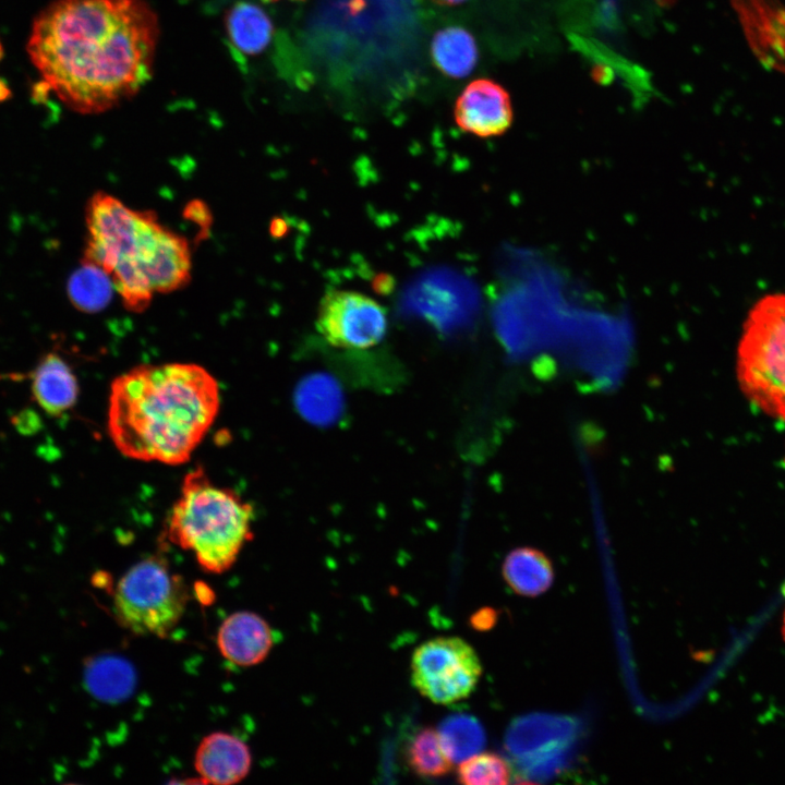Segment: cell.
<instances>
[{"label": "cell", "instance_id": "1", "mask_svg": "<svg viewBox=\"0 0 785 785\" xmlns=\"http://www.w3.org/2000/svg\"><path fill=\"white\" fill-rule=\"evenodd\" d=\"M158 37L144 0H53L35 17L26 50L46 89L73 111L95 114L145 85Z\"/></svg>", "mask_w": 785, "mask_h": 785}, {"label": "cell", "instance_id": "2", "mask_svg": "<svg viewBox=\"0 0 785 785\" xmlns=\"http://www.w3.org/2000/svg\"><path fill=\"white\" fill-rule=\"evenodd\" d=\"M216 378L195 363L141 364L111 384L108 434L125 457L186 462L219 411Z\"/></svg>", "mask_w": 785, "mask_h": 785}, {"label": "cell", "instance_id": "3", "mask_svg": "<svg viewBox=\"0 0 785 785\" xmlns=\"http://www.w3.org/2000/svg\"><path fill=\"white\" fill-rule=\"evenodd\" d=\"M84 262L105 270L123 305L147 309L155 293L183 288L191 279L188 241L160 224L153 210H136L106 192H96L85 209Z\"/></svg>", "mask_w": 785, "mask_h": 785}, {"label": "cell", "instance_id": "4", "mask_svg": "<svg viewBox=\"0 0 785 785\" xmlns=\"http://www.w3.org/2000/svg\"><path fill=\"white\" fill-rule=\"evenodd\" d=\"M254 510L231 488L216 485L202 467L184 475L167 523L171 542L191 551L208 572L220 573L237 560L252 538Z\"/></svg>", "mask_w": 785, "mask_h": 785}, {"label": "cell", "instance_id": "5", "mask_svg": "<svg viewBox=\"0 0 785 785\" xmlns=\"http://www.w3.org/2000/svg\"><path fill=\"white\" fill-rule=\"evenodd\" d=\"M736 378L753 408L785 423V293L763 297L750 310L737 347Z\"/></svg>", "mask_w": 785, "mask_h": 785}, {"label": "cell", "instance_id": "6", "mask_svg": "<svg viewBox=\"0 0 785 785\" xmlns=\"http://www.w3.org/2000/svg\"><path fill=\"white\" fill-rule=\"evenodd\" d=\"M186 603L182 578L165 560L149 557L132 566L119 580L113 611L121 626L133 633L164 637L179 623Z\"/></svg>", "mask_w": 785, "mask_h": 785}, {"label": "cell", "instance_id": "7", "mask_svg": "<svg viewBox=\"0 0 785 785\" xmlns=\"http://www.w3.org/2000/svg\"><path fill=\"white\" fill-rule=\"evenodd\" d=\"M411 683L436 704L468 698L482 676L473 647L460 637H435L421 643L411 656Z\"/></svg>", "mask_w": 785, "mask_h": 785}, {"label": "cell", "instance_id": "8", "mask_svg": "<svg viewBox=\"0 0 785 785\" xmlns=\"http://www.w3.org/2000/svg\"><path fill=\"white\" fill-rule=\"evenodd\" d=\"M316 327L334 347L363 350L384 338L387 314L376 300L364 293L333 289L321 300Z\"/></svg>", "mask_w": 785, "mask_h": 785}, {"label": "cell", "instance_id": "9", "mask_svg": "<svg viewBox=\"0 0 785 785\" xmlns=\"http://www.w3.org/2000/svg\"><path fill=\"white\" fill-rule=\"evenodd\" d=\"M454 116L458 126L479 137L504 134L512 123L509 94L498 83L472 81L458 97Z\"/></svg>", "mask_w": 785, "mask_h": 785}, {"label": "cell", "instance_id": "10", "mask_svg": "<svg viewBox=\"0 0 785 785\" xmlns=\"http://www.w3.org/2000/svg\"><path fill=\"white\" fill-rule=\"evenodd\" d=\"M759 59L785 73V0H733Z\"/></svg>", "mask_w": 785, "mask_h": 785}, {"label": "cell", "instance_id": "11", "mask_svg": "<svg viewBox=\"0 0 785 785\" xmlns=\"http://www.w3.org/2000/svg\"><path fill=\"white\" fill-rule=\"evenodd\" d=\"M273 643V631L267 621L247 611L229 615L217 633L221 655L239 666H253L263 662Z\"/></svg>", "mask_w": 785, "mask_h": 785}, {"label": "cell", "instance_id": "12", "mask_svg": "<svg viewBox=\"0 0 785 785\" xmlns=\"http://www.w3.org/2000/svg\"><path fill=\"white\" fill-rule=\"evenodd\" d=\"M251 763L249 747L238 737L222 732L204 737L194 759L195 770L204 782L222 785L243 780Z\"/></svg>", "mask_w": 785, "mask_h": 785}, {"label": "cell", "instance_id": "13", "mask_svg": "<svg viewBox=\"0 0 785 785\" xmlns=\"http://www.w3.org/2000/svg\"><path fill=\"white\" fill-rule=\"evenodd\" d=\"M28 377L32 395L47 414L59 418L75 406L78 382L71 366L58 353H46Z\"/></svg>", "mask_w": 785, "mask_h": 785}, {"label": "cell", "instance_id": "14", "mask_svg": "<svg viewBox=\"0 0 785 785\" xmlns=\"http://www.w3.org/2000/svg\"><path fill=\"white\" fill-rule=\"evenodd\" d=\"M502 572L515 593L529 597L547 591L555 576L550 558L540 550L527 546L507 554Z\"/></svg>", "mask_w": 785, "mask_h": 785}, {"label": "cell", "instance_id": "15", "mask_svg": "<svg viewBox=\"0 0 785 785\" xmlns=\"http://www.w3.org/2000/svg\"><path fill=\"white\" fill-rule=\"evenodd\" d=\"M225 21L229 43L237 52L255 56L268 46L273 23L258 5L244 1L237 2L227 12Z\"/></svg>", "mask_w": 785, "mask_h": 785}, {"label": "cell", "instance_id": "16", "mask_svg": "<svg viewBox=\"0 0 785 785\" xmlns=\"http://www.w3.org/2000/svg\"><path fill=\"white\" fill-rule=\"evenodd\" d=\"M431 53L436 68L455 78L470 74L478 62V47L473 36L459 26L438 31L432 40Z\"/></svg>", "mask_w": 785, "mask_h": 785}, {"label": "cell", "instance_id": "17", "mask_svg": "<svg viewBox=\"0 0 785 785\" xmlns=\"http://www.w3.org/2000/svg\"><path fill=\"white\" fill-rule=\"evenodd\" d=\"M568 718L555 716H528L517 720L509 728L506 745L517 757H527L534 749L555 747L566 739L572 728Z\"/></svg>", "mask_w": 785, "mask_h": 785}, {"label": "cell", "instance_id": "18", "mask_svg": "<svg viewBox=\"0 0 785 785\" xmlns=\"http://www.w3.org/2000/svg\"><path fill=\"white\" fill-rule=\"evenodd\" d=\"M87 690L104 701H117L126 697L134 685L130 664L120 657L102 655L89 660L84 669Z\"/></svg>", "mask_w": 785, "mask_h": 785}, {"label": "cell", "instance_id": "19", "mask_svg": "<svg viewBox=\"0 0 785 785\" xmlns=\"http://www.w3.org/2000/svg\"><path fill=\"white\" fill-rule=\"evenodd\" d=\"M71 303L81 312L96 313L110 302L114 286L110 276L100 267L82 261L68 281Z\"/></svg>", "mask_w": 785, "mask_h": 785}, {"label": "cell", "instance_id": "20", "mask_svg": "<svg viewBox=\"0 0 785 785\" xmlns=\"http://www.w3.org/2000/svg\"><path fill=\"white\" fill-rule=\"evenodd\" d=\"M437 733L442 747L452 763H460L479 753L486 741L483 726L469 714L447 716L440 722Z\"/></svg>", "mask_w": 785, "mask_h": 785}, {"label": "cell", "instance_id": "21", "mask_svg": "<svg viewBox=\"0 0 785 785\" xmlns=\"http://www.w3.org/2000/svg\"><path fill=\"white\" fill-rule=\"evenodd\" d=\"M404 759L408 768L423 778L442 777L454 769L433 727H422L413 734L406 746Z\"/></svg>", "mask_w": 785, "mask_h": 785}, {"label": "cell", "instance_id": "22", "mask_svg": "<svg viewBox=\"0 0 785 785\" xmlns=\"http://www.w3.org/2000/svg\"><path fill=\"white\" fill-rule=\"evenodd\" d=\"M295 401L299 411L313 422L330 421L340 409L337 386L330 378L321 375L311 376L299 385Z\"/></svg>", "mask_w": 785, "mask_h": 785}, {"label": "cell", "instance_id": "23", "mask_svg": "<svg viewBox=\"0 0 785 785\" xmlns=\"http://www.w3.org/2000/svg\"><path fill=\"white\" fill-rule=\"evenodd\" d=\"M456 774L466 785H504L510 782L511 770L500 754L479 752L460 762Z\"/></svg>", "mask_w": 785, "mask_h": 785}, {"label": "cell", "instance_id": "24", "mask_svg": "<svg viewBox=\"0 0 785 785\" xmlns=\"http://www.w3.org/2000/svg\"><path fill=\"white\" fill-rule=\"evenodd\" d=\"M2 56H3V47H2V43L0 40V60L2 59ZM9 96H10V89H9L8 85L5 83H3L2 81H0V101L8 99Z\"/></svg>", "mask_w": 785, "mask_h": 785}, {"label": "cell", "instance_id": "25", "mask_svg": "<svg viewBox=\"0 0 785 785\" xmlns=\"http://www.w3.org/2000/svg\"><path fill=\"white\" fill-rule=\"evenodd\" d=\"M436 3L442 5H456L464 2L466 0H434Z\"/></svg>", "mask_w": 785, "mask_h": 785}, {"label": "cell", "instance_id": "26", "mask_svg": "<svg viewBox=\"0 0 785 785\" xmlns=\"http://www.w3.org/2000/svg\"><path fill=\"white\" fill-rule=\"evenodd\" d=\"M784 595H785V585H784ZM783 631H784V637H785V616H784Z\"/></svg>", "mask_w": 785, "mask_h": 785}]
</instances>
